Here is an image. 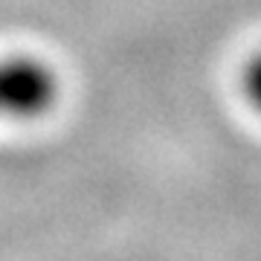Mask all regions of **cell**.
<instances>
[{
  "instance_id": "obj_1",
  "label": "cell",
  "mask_w": 261,
  "mask_h": 261,
  "mask_svg": "<svg viewBox=\"0 0 261 261\" xmlns=\"http://www.w3.org/2000/svg\"><path fill=\"white\" fill-rule=\"evenodd\" d=\"M56 73L38 58H0V119H32L56 102Z\"/></svg>"
},
{
  "instance_id": "obj_2",
  "label": "cell",
  "mask_w": 261,
  "mask_h": 261,
  "mask_svg": "<svg viewBox=\"0 0 261 261\" xmlns=\"http://www.w3.org/2000/svg\"><path fill=\"white\" fill-rule=\"evenodd\" d=\"M247 90H250L252 102L261 108V56L255 58L250 64V70H247Z\"/></svg>"
}]
</instances>
